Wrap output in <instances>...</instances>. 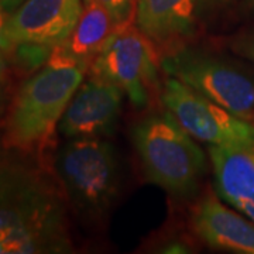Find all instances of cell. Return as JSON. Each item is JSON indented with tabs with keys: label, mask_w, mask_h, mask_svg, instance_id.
I'll use <instances>...</instances> for the list:
<instances>
[{
	"label": "cell",
	"mask_w": 254,
	"mask_h": 254,
	"mask_svg": "<svg viewBox=\"0 0 254 254\" xmlns=\"http://www.w3.org/2000/svg\"><path fill=\"white\" fill-rule=\"evenodd\" d=\"M31 155L0 147V254L72 253L68 198Z\"/></svg>",
	"instance_id": "obj_1"
},
{
	"label": "cell",
	"mask_w": 254,
	"mask_h": 254,
	"mask_svg": "<svg viewBox=\"0 0 254 254\" xmlns=\"http://www.w3.org/2000/svg\"><path fill=\"white\" fill-rule=\"evenodd\" d=\"M88 71L55 47L48 61L20 86L6 119L3 144L31 154L43 151Z\"/></svg>",
	"instance_id": "obj_2"
},
{
	"label": "cell",
	"mask_w": 254,
	"mask_h": 254,
	"mask_svg": "<svg viewBox=\"0 0 254 254\" xmlns=\"http://www.w3.org/2000/svg\"><path fill=\"white\" fill-rule=\"evenodd\" d=\"M133 140L148 181L180 199H190L198 192L206 157L168 110L140 120Z\"/></svg>",
	"instance_id": "obj_3"
},
{
	"label": "cell",
	"mask_w": 254,
	"mask_h": 254,
	"mask_svg": "<svg viewBox=\"0 0 254 254\" xmlns=\"http://www.w3.org/2000/svg\"><path fill=\"white\" fill-rule=\"evenodd\" d=\"M55 175L68 202L89 220H102L119 193L116 153L103 137L69 138L55 157Z\"/></svg>",
	"instance_id": "obj_4"
},
{
	"label": "cell",
	"mask_w": 254,
	"mask_h": 254,
	"mask_svg": "<svg viewBox=\"0 0 254 254\" xmlns=\"http://www.w3.org/2000/svg\"><path fill=\"white\" fill-rule=\"evenodd\" d=\"M161 60L155 46L128 23L115 31L89 66V73L118 85L136 108H145L161 92Z\"/></svg>",
	"instance_id": "obj_5"
},
{
	"label": "cell",
	"mask_w": 254,
	"mask_h": 254,
	"mask_svg": "<svg viewBox=\"0 0 254 254\" xmlns=\"http://www.w3.org/2000/svg\"><path fill=\"white\" fill-rule=\"evenodd\" d=\"M161 69L233 115L254 120V82L222 58L199 50L175 48L161 58Z\"/></svg>",
	"instance_id": "obj_6"
},
{
	"label": "cell",
	"mask_w": 254,
	"mask_h": 254,
	"mask_svg": "<svg viewBox=\"0 0 254 254\" xmlns=\"http://www.w3.org/2000/svg\"><path fill=\"white\" fill-rule=\"evenodd\" d=\"M161 102L195 140L209 145L254 148V123L239 118L188 85L167 76L161 86Z\"/></svg>",
	"instance_id": "obj_7"
},
{
	"label": "cell",
	"mask_w": 254,
	"mask_h": 254,
	"mask_svg": "<svg viewBox=\"0 0 254 254\" xmlns=\"http://www.w3.org/2000/svg\"><path fill=\"white\" fill-rule=\"evenodd\" d=\"M125 92L113 82L89 73L75 92L60 120L58 130L66 138H95L113 133Z\"/></svg>",
	"instance_id": "obj_8"
},
{
	"label": "cell",
	"mask_w": 254,
	"mask_h": 254,
	"mask_svg": "<svg viewBox=\"0 0 254 254\" xmlns=\"http://www.w3.org/2000/svg\"><path fill=\"white\" fill-rule=\"evenodd\" d=\"M83 0H26L9 16L7 34L17 43L55 48L72 33Z\"/></svg>",
	"instance_id": "obj_9"
},
{
	"label": "cell",
	"mask_w": 254,
	"mask_h": 254,
	"mask_svg": "<svg viewBox=\"0 0 254 254\" xmlns=\"http://www.w3.org/2000/svg\"><path fill=\"white\" fill-rule=\"evenodd\" d=\"M192 229L212 249L254 254V223L206 195L192 212Z\"/></svg>",
	"instance_id": "obj_10"
},
{
	"label": "cell",
	"mask_w": 254,
	"mask_h": 254,
	"mask_svg": "<svg viewBox=\"0 0 254 254\" xmlns=\"http://www.w3.org/2000/svg\"><path fill=\"white\" fill-rule=\"evenodd\" d=\"M199 0H136L134 26L154 46L171 47L196 30Z\"/></svg>",
	"instance_id": "obj_11"
},
{
	"label": "cell",
	"mask_w": 254,
	"mask_h": 254,
	"mask_svg": "<svg viewBox=\"0 0 254 254\" xmlns=\"http://www.w3.org/2000/svg\"><path fill=\"white\" fill-rule=\"evenodd\" d=\"M209 158L222 199L239 210L254 198V148L209 145Z\"/></svg>",
	"instance_id": "obj_12"
},
{
	"label": "cell",
	"mask_w": 254,
	"mask_h": 254,
	"mask_svg": "<svg viewBox=\"0 0 254 254\" xmlns=\"http://www.w3.org/2000/svg\"><path fill=\"white\" fill-rule=\"evenodd\" d=\"M120 27L108 10L95 1H83L79 20L68 38L60 44L61 50L73 61L88 69L110 37Z\"/></svg>",
	"instance_id": "obj_13"
},
{
	"label": "cell",
	"mask_w": 254,
	"mask_h": 254,
	"mask_svg": "<svg viewBox=\"0 0 254 254\" xmlns=\"http://www.w3.org/2000/svg\"><path fill=\"white\" fill-rule=\"evenodd\" d=\"M54 48L33 43H17L14 44L11 53L14 54V61L18 68L27 71V72H36L44 64L48 61L50 55Z\"/></svg>",
	"instance_id": "obj_14"
},
{
	"label": "cell",
	"mask_w": 254,
	"mask_h": 254,
	"mask_svg": "<svg viewBox=\"0 0 254 254\" xmlns=\"http://www.w3.org/2000/svg\"><path fill=\"white\" fill-rule=\"evenodd\" d=\"M83 1H95L112 14L119 26H125L133 21L136 0H83Z\"/></svg>",
	"instance_id": "obj_15"
},
{
	"label": "cell",
	"mask_w": 254,
	"mask_h": 254,
	"mask_svg": "<svg viewBox=\"0 0 254 254\" xmlns=\"http://www.w3.org/2000/svg\"><path fill=\"white\" fill-rule=\"evenodd\" d=\"M9 13L0 7V50L4 53H11L14 43L10 40L7 34V21H9Z\"/></svg>",
	"instance_id": "obj_16"
},
{
	"label": "cell",
	"mask_w": 254,
	"mask_h": 254,
	"mask_svg": "<svg viewBox=\"0 0 254 254\" xmlns=\"http://www.w3.org/2000/svg\"><path fill=\"white\" fill-rule=\"evenodd\" d=\"M239 50H240V53H243L252 63H254V37L243 41V43L239 46Z\"/></svg>",
	"instance_id": "obj_17"
},
{
	"label": "cell",
	"mask_w": 254,
	"mask_h": 254,
	"mask_svg": "<svg viewBox=\"0 0 254 254\" xmlns=\"http://www.w3.org/2000/svg\"><path fill=\"white\" fill-rule=\"evenodd\" d=\"M24 1H26V0H0V7L4 10V11H7L9 14H11V13L17 9V7H20Z\"/></svg>",
	"instance_id": "obj_18"
},
{
	"label": "cell",
	"mask_w": 254,
	"mask_h": 254,
	"mask_svg": "<svg viewBox=\"0 0 254 254\" xmlns=\"http://www.w3.org/2000/svg\"><path fill=\"white\" fill-rule=\"evenodd\" d=\"M239 210H240L243 215H246V216L254 223V198H252L250 200H247L245 205L240 206Z\"/></svg>",
	"instance_id": "obj_19"
},
{
	"label": "cell",
	"mask_w": 254,
	"mask_h": 254,
	"mask_svg": "<svg viewBox=\"0 0 254 254\" xmlns=\"http://www.w3.org/2000/svg\"><path fill=\"white\" fill-rule=\"evenodd\" d=\"M6 73H7V63H6V58L0 50V82L6 78Z\"/></svg>",
	"instance_id": "obj_20"
},
{
	"label": "cell",
	"mask_w": 254,
	"mask_h": 254,
	"mask_svg": "<svg viewBox=\"0 0 254 254\" xmlns=\"http://www.w3.org/2000/svg\"><path fill=\"white\" fill-rule=\"evenodd\" d=\"M230 0H199L200 6H209V7H215V6H220L225 4Z\"/></svg>",
	"instance_id": "obj_21"
},
{
	"label": "cell",
	"mask_w": 254,
	"mask_h": 254,
	"mask_svg": "<svg viewBox=\"0 0 254 254\" xmlns=\"http://www.w3.org/2000/svg\"><path fill=\"white\" fill-rule=\"evenodd\" d=\"M245 6L249 11H253L254 13V0H245Z\"/></svg>",
	"instance_id": "obj_22"
},
{
	"label": "cell",
	"mask_w": 254,
	"mask_h": 254,
	"mask_svg": "<svg viewBox=\"0 0 254 254\" xmlns=\"http://www.w3.org/2000/svg\"><path fill=\"white\" fill-rule=\"evenodd\" d=\"M1 100H3V98H1V91H0V108H1Z\"/></svg>",
	"instance_id": "obj_23"
}]
</instances>
